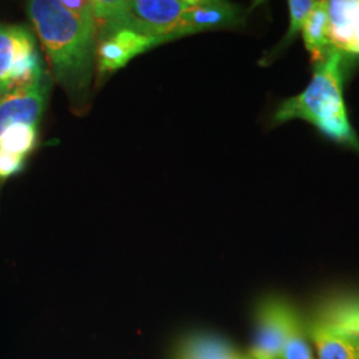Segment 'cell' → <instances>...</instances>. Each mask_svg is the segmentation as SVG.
Segmentation results:
<instances>
[{"label": "cell", "mask_w": 359, "mask_h": 359, "mask_svg": "<svg viewBox=\"0 0 359 359\" xmlns=\"http://www.w3.org/2000/svg\"><path fill=\"white\" fill-rule=\"evenodd\" d=\"M28 13L48 56L56 81L79 108L87 102L96 59V25L93 15L75 16L56 0H34Z\"/></svg>", "instance_id": "1"}, {"label": "cell", "mask_w": 359, "mask_h": 359, "mask_svg": "<svg viewBox=\"0 0 359 359\" xmlns=\"http://www.w3.org/2000/svg\"><path fill=\"white\" fill-rule=\"evenodd\" d=\"M345 55L332 48L314 63L313 76L301 93L283 100L273 116L274 124L304 120L325 137L359 152V139L344 99Z\"/></svg>", "instance_id": "2"}, {"label": "cell", "mask_w": 359, "mask_h": 359, "mask_svg": "<svg viewBox=\"0 0 359 359\" xmlns=\"http://www.w3.org/2000/svg\"><path fill=\"white\" fill-rule=\"evenodd\" d=\"M192 0H97L92 1L96 38L128 29L160 44L177 38L182 13Z\"/></svg>", "instance_id": "3"}, {"label": "cell", "mask_w": 359, "mask_h": 359, "mask_svg": "<svg viewBox=\"0 0 359 359\" xmlns=\"http://www.w3.org/2000/svg\"><path fill=\"white\" fill-rule=\"evenodd\" d=\"M306 332L317 359H359V295L325 299L314 310Z\"/></svg>", "instance_id": "4"}, {"label": "cell", "mask_w": 359, "mask_h": 359, "mask_svg": "<svg viewBox=\"0 0 359 359\" xmlns=\"http://www.w3.org/2000/svg\"><path fill=\"white\" fill-rule=\"evenodd\" d=\"M46 79L31 32L0 27V90L32 87Z\"/></svg>", "instance_id": "5"}, {"label": "cell", "mask_w": 359, "mask_h": 359, "mask_svg": "<svg viewBox=\"0 0 359 359\" xmlns=\"http://www.w3.org/2000/svg\"><path fill=\"white\" fill-rule=\"evenodd\" d=\"M255 341L248 350L252 359H277L298 313L278 297L264 299L257 309Z\"/></svg>", "instance_id": "6"}, {"label": "cell", "mask_w": 359, "mask_h": 359, "mask_svg": "<svg viewBox=\"0 0 359 359\" xmlns=\"http://www.w3.org/2000/svg\"><path fill=\"white\" fill-rule=\"evenodd\" d=\"M245 19L244 8L229 1L192 0L181 16L177 38L204 31L243 26Z\"/></svg>", "instance_id": "7"}, {"label": "cell", "mask_w": 359, "mask_h": 359, "mask_svg": "<svg viewBox=\"0 0 359 359\" xmlns=\"http://www.w3.org/2000/svg\"><path fill=\"white\" fill-rule=\"evenodd\" d=\"M50 79L26 88L0 90V136L16 124L36 126L44 111Z\"/></svg>", "instance_id": "8"}, {"label": "cell", "mask_w": 359, "mask_h": 359, "mask_svg": "<svg viewBox=\"0 0 359 359\" xmlns=\"http://www.w3.org/2000/svg\"><path fill=\"white\" fill-rule=\"evenodd\" d=\"M160 41L149 36L120 29L97 38L96 60L99 75L112 74L140 55L158 46Z\"/></svg>", "instance_id": "9"}, {"label": "cell", "mask_w": 359, "mask_h": 359, "mask_svg": "<svg viewBox=\"0 0 359 359\" xmlns=\"http://www.w3.org/2000/svg\"><path fill=\"white\" fill-rule=\"evenodd\" d=\"M330 43L344 55H359V0L327 1Z\"/></svg>", "instance_id": "10"}, {"label": "cell", "mask_w": 359, "mask_h": 359, "mask_svg": "<svg viewBox=\"0 0 359 359\" xmlns=\"http://www.w3.org/2000/svg\"><path fill=\"white\" fill-rule=\"evenodd\" d=\"M175 359H252L229 341L210 334H197L187 338L176 353Z\"/></svg>", "instance_id": "11"}, {"label": "cell", "mask_w": 359, "mask_h": 359, "mask_svg": "<svg viewBox=\"0 0 359 359\" xmlns=\"http://www.w3.org/2000/svg\"><path fill=\"white\" fill-rule=\"evenodd\" d=\"M301 34L313 63L321 60L325 53L333 48L330 43L327 1H317L302 27Z\"/></svg>", "instance_id": "12"}, {"label": "cell", "mask_w": 359, "mask_h": 359, "mask_svg": "<svg viewBox=\"0 0 359 359\" xmlns=\"http://www.w3.org/2000/svg\"><path fill=\"white\" fill-rule=\"evenodd\" d=\"M36 137V126L16 124L1 133L0 148L8 154L26 157L35 148Z\"/></svg>", "instance_id": "13"}, {"label": "cell", "mask_w": 359, "mask_h": 359, "mask_svg": "<svg viewBox=\"0 0 359 359\" xmlns=\"http://www.w3.org/2000/svg\"><path fill=\"white\" fill-rule=\"evenodd\" d=\"M277 359H317L316 351L309 339L308 332L299 316L295 318L289 337Z\"/></svg>", "instance_id": "14"}, {"label": "cell", "mask_w": 359, "mask_h": 359, "mask_svg": "<svg viewBox=\"0 0 359 359\" xmlns=\"http://www.w3.org/2000/svg\"><path fill=\"white\" fill-rule=\"evenodd\" d=\"M289 16H290V25L287 28L286 35L283 36V41L277 46L276 50L271 52V56H274V53L283 50L287 44H290L294 40L295 35L298 32H301L302 27L305 25L309 15L311 13V10L316 7L317 1H309V0H290L289 3Z\"/></svg>", "instance_id": "15"}, {"label": "cell", "mask_w": 359, "mask_h": 359, "mask_svg": "<svg viewBox=\"0 0 359 359\" xmlns=\"http://www.w3.org/2000/svg\"><path fill=\"white\" fill-rule=\"evenodd\" d=\"M25 167V157L8 154L0 148V179H8Z\"/></svg>", "instance_id": "16"}]
</instances>
